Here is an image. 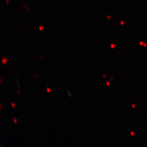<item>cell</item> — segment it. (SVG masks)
<instances>
[{"label": "cell", "mask_w": 147, "mask_h": 147, "mask_svg": "<svg viewBox=\"0 0 147 147\" xmlns=\"http://www.w3.org/2000/svg\"><path fill=\"white\" fill-rule=\"evenodd\" d=\"M7 61H8V59L5 58V57H4L2 59V63H3V64H5L6 62H7Z\"/></svg>", "instance_id": "obj_1"}, {"label": "cell", "mask_w": 147, "mask_h": 147, "mask_svg": "<svg viewBox=\"0 0 147 147\" xmlns=\"http://www.w3.org/2000/svg\"><path fill=\"white\" fill-rule=\"evenodd\" d=\"M11 105H12V106H13V108H15L16 104H14V103H13V102H11Z\"/></svg>", "instance_id": "obj_3"}, {"label": "cell", "mask_w": 147, "mask_h": 147, "mask_svg": "<svg viewBox=\"0 0 147 147\" xmlns=\"http://www.w3.org/2000/svg\"><path fill=\"white\" fill-rule=\"evenodd\" d=\"M107 84L108 86H109V85H110V82H107Z\"/></svg>", "instance_id": "obj_7"}, {"label": "cell", "mask_w": 147, "mask_h": 147, "mask_svg": "<svg viewBox=\"0 0 147 147\" xmlns=\"http://www.w3.org/2000/svg\"><path fill=\"white\" fill-rule=\"evenodd\" d=\"M131 134L132 135V136H134V132H131Z\"/></svg>", "instance_id": "obj_6"}, {"label": "cell", "mask_w": 147, "mask_h": 147, "mask_svg": "<svg viewBox=\"0 0 147 147\" xmlns=\"http://www.w3.org/2000/svg\"><path fill=\"white\" fill-rule=\"evenodd\" d=\"M143 42H140V45H143Z\"/></svg>", "instance_id": "obj_8"}, {"label": "cell", "mask_w": 147, "mask_h": 147, "mask_svg": "<svg viewBox=\"0 0 147 147\" xmlns=\"http://www.w3.org/2000/svg\"><path fill=\"white\" fill-rule=\"evenodd\" d=\"M132 107H135V105H132Z\"/></svg>", "instance_id": "obj_9"}, {"label": "cell", "mask_w": 147, "mask_h": 147, "mask_svg": "<svg viewBox=\"0 0 147 147\" xmlns=\"http://www.w3.org/2000/svg\"><path fill=\"white\" fill-rule=\"evenodd\" d=\"M13 121H14V123H16V124L17 123V121H18V120H17V119H16V118H13Z\"/></svg>", "instance_id": "obj_4"}, {"label": "cell", "mask_w": 147, "mask_h": 147, "mask_svg": "<svg viewBox=\"0 0 147 147\" xmlns=\"http://www.w3.org/2000/svg\"><path fill=\"white\" fill-rule=\"evenodd\" d=\"M111 47L112 48H115V44H111Z\"/></svg>", "instance_id": "obj_5"}, {"label": "cell", "mask_w": 147, "mask_h": 147, "mask_svg": "<svg viewBox=\"0 0 147 147\" xmlns=\"http://www.w3.org/2000/svg\"><path fill=\"white\" fill-rule=\"evenodd\" d=\"M47 91L49 93H50V92H51V89L50 88H49V87H47Z\"/></svg>", "instance_id": "obj_2"}]
</instances>
